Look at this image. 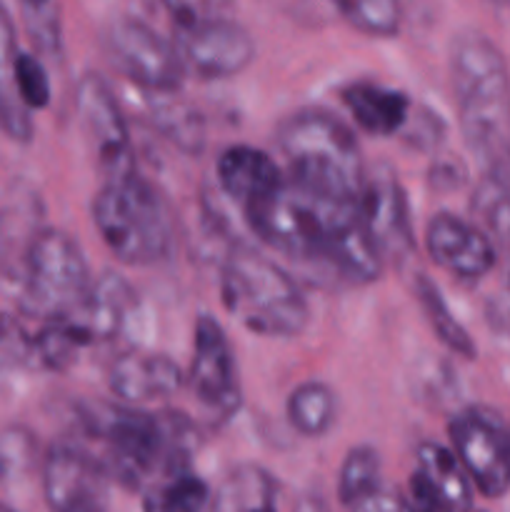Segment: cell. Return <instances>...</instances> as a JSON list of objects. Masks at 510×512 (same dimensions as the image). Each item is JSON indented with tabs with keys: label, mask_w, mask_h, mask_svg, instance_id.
<instances>
[{
	"label": "cell",
	"mask_w": 510,
	"mask_h": 512,
	"mask_svg": "<svg viewBox=\"0 0 510 512\" xmlns=\"http://www.w3.org/2000/svg\"><path fill=\"white\" fill-rule=\"evenodd\" d=\"M85 420L103 443V465L110 480L128 490H148L170 475L190 470L188 460L198 445V433L183 413L105 405Z\"/></svg>",
	"instance_id": "6da1fadb"
},
{
	"label": "cell",
	"mask_w": 510,
	"mask_h": 512,
	"mask_svg": "<svg viewBox=\"0 0 510 512\" xmlns=\"http://www.w3.org/2000/svg\"><path fill=\"white\" fill-rule=\"evenodd\" d=\"M458 123L468 148L490 168H510V70L488 35L465 30L450 45Z\"/></svg>",
	"instance_id": "7a4b0ae2"
},
{
	"label": "cell",
	"mask_w": 510,
	"mask_h": 512,
	"mask_svg": "<svg viewBox=\"0 0 510 512\" xmlns=\"http://www.w3.org/2000/svg\"><path fill=\"white\" fill-rule=\"evenodd\" d=\"M278 148L295 188L333 203L358 205L368 168L358 138L325 108H300L278 125Z\"/></svg>",
	"instance_id": "3957f363"
},
{
	"label": "cell",
	"mask_w": 510,
	"mask_h": 512,
	"mask_svg": "<svg viewBox=\"0 0 510 512\" xmlns=\"http://www.w3.org/2000/svg\"><path fill=\"white\" fill-rule=\"evenodd\" d=\"M220 298L245 330L265 338H295L310 323V305L293 275L248 245L225 258Z\"/></svg>",
	"instance_id": "277c9868"
},
{
	"label": "cell",
	"mask_w": 510,
	"mask_h": 512,
	"mask_svg": "<svg viewBox=\"0 0 510 512\" xmlns=\"http://www.w3.org/2000/svg\"><path fill=\"white\" fill-rule=\"evenodd\" d=\"M90 210L105 248L120 263L148 268L173 250L175 228L168 200L140 173L103 180Z\"/></svg>",
	"instance_id": "5b68a950"
},
{
	"label": "cell",
	"mask_w": 510,
	"mask_h": 512,
	"mask_svg": "<svg viewBox=\"0 0 510 512\" xmlns=\"http://www.w3.org/2000/svg\"><path fill=\"white\" fill-rule=\"evenodd\" d=\"M255 238L298 263L325 265L330 243L358 205L333 203L295 188L288 178L275 193L243 210Z\"/></svg>",
	"instance_id": "8992f818"
},
{
	"label": "cell",
	"mask_w": 510,
	"mask_h": 512,
	"mask_svg": "<svg viewBox=\"0 0 510 512\" xmlns=\"http://www.w3.org/2000/svg\"><path fill=\"white\" fill-rule=\"evenodd\" d=\"M93 280L83 248L65 230L43 228L28 240L23 255V305L35 318L53 320L73 310Z\"/></svg>",
	"instance_id": "52a82bcc"
},
{
	"label": "cell",
	"mask_w": 510,
	"mask_h": 512,
	"mask_svg": "<svg viewBox=\"0 0 510 512\" xmlns=\"http://www.w3.org/2000/svg\"><path fill=\"white\" fill-rule=\"evenodd\" d=\"M175 30V48L185 70L205 80H223L243 73L255 58V38L238 20L205 15L195 5H165Z\"/></svg>",
	"instance_id": "ba28073f"
},
{
	"label": "cell",
	"mask_w": 510,
	"mask_h": 512,
	"mask_svg": "<svg viewBox=\"0 0 510 512\" xmlns=\"http://www.w3.org/2000/svg\"><path fill=\"white\" fill-rule=\"evenodd\" d=\"M110 63L145 93L170 95L185 78V63L173 40L140 18L120 15L103 30Z\"/></svg>",
	"instance_id": "9c48e42d"
},
{
	"label": "cell",
	"mask_w": 510,
	"mask_h": 512,
	"mask_svg": "<svg viewBox=\"0 0 510 512\" xmlns=\"http://www.w3.org/2000/svg\"><path fill=\"white\" fill-rule=\"evenodd\" d=\"M450 450L485 498L510 490V428L485 408H465L448 423Z\"/></svg>",
	"instance_id": "30bf717a"
},
{
	"label": "cell",
	"mask_w": 510,
	"mask_h": 512,
	"mask_svg": "<svg viewBox=\"0 0 510 512\" xmlns=\"http://www.w3.org/2000/svg\"><path fill=\"white\" fill-rule=\"evenodd\" d=\"M75 110H78L80 128L93 148L105 180H118L138 173L128 120L120 108V100L115 98L113 88L103 75L85 73L78 80Z\"/></svg>",
	"instance_id": "8fae6325"
},
{
	"label": "cell",
	"mask_w": 510,
	"mask_h": 512,
	"mask_svg": "<svg viewBox=\"0 0 510 512\" xmlns=\"http://www.w3.org/2000/svg\"><path fill=\"white\" fill-rule=\"evenodd\" d=\"M185 383L193 390L195 400L215 420H228L243 405L238 363L228 333L213 315L203 313L195 320L193 360Z\"/></svg>",
	"instance_id": "7c38bea8"
},
{
	"label": "cell",
	"mask_w": 510,
	"mask_h": 512,
	"mask_svg": "<svg viewBox=\"0 0 510 512\" xmlns=\"http://www.w3.org/2000/svg\"><path fill=\"white\" fill-rule=\"evenodd\" d=\"M110 475L83 445L58 440L43 458V495L53 512H105Z\"/></svg>",
	"instance_id": "4fadbf2b"
},
{
	"label": "cell",
	"mask_w": 510,
	"mask_h": 512,
	"mask_svg": "<svg viewBox=\"0 0 510 512\" xmlns=\"http://www.w3.org/2000/svg\"><path fill=\"white\" fill-rule=\"evenodd\" d=\"M358 213L383 263L403 265L413 255L415 233L408 195L388 165L368 170Z\"/></svg>",
	"instance_id": "5bb4252c"
},
{
	"label": "cell",
	"mask_w": 510,
	"mask_h": 512,
	"mask_svg": "<svg viewBox=\"0 0 510 512\" xmlns=\"http://www.w3.org/2000/svg\"><path fill=\"white\" fill-rule=\"evenodd\" d=\"M473 483L453 450L435 440L415 448V470L410 475V503L418 512H473Z\"/></svg>",
	"instance_id": "9a60e30c"
},
{
	"label": "cell",
	"mask_w": 510,
	"mask_h": 512,
	"mask_svg": "<svg viewBox=\"0 0 510 512\" xmlns=\"http://www.w3.org/2000/svg\"><path fill=\"white\" fill-rule=\"evenodd\" d=\"M425 250L438 268L468 283L485 278L498 260L493 240L470 220L453 213H435L428 220Z\"/></svg>",
	"instance_id": "2e32d148"
},
{
	"label": "cell",
	"mask_w": 510,
	"mask_h": 512,
	"mask_svg": "<svg viewBox=\"0 0 510 512\" xmlns=\"http://www.w3.org/2000/svg\"><path fill=\"white\" fill-rule=\"evenodd\" d=\"M108 385L123 405L168 400L185 385V373L170 355L150 350H128L113 360L108 370Z\"/></svg>",
	"instance_id": "e0dca14e"
},
{
	"label": "cell",
	"mask_w": 510,
	"mask_h": 512,
	"mask_svg": "<svg viewBox=\"0 0 510 512\" xmlns=\"http://www.w3.org/2000/svg\"><path fill=\"white\" fill-rule=\"evenodd\" d=\"M218 185L230 200L240 203V208H250L258 200L285 183V173L265 150L253 145H230L220 153L215 165Z\"/></svg>",
	"instance_id": "ac0fdd59"
},
{
	"label": "cell",
	"mask_w": 510,
	"mask_h": 512,
	"mask_svg": "<svg viewBox=\"0 0 510 512\" xmlns=\"http://www.w3.org/2000/svg\"><path fill=\"white\" fill-rule=\"evenodd\" d=\"M340 100L353 123L375 138H390L403 130L413 110V103L403 90L388 88L375 80H353L340 90Z\"/></svg>",
	"instance_id": "d6986e66"
},
{
	"label": "cell",
	"mask_w": 510,
	"mask_h": 512,
	"mask_svg": "<svg viewBox=\"0 0 510 512\" xmlns=\"http://www.w3.org/2000/svg\"><path fill=\"white\" fill-rule=\"evenodd\" d=\"M210 512H278V480L255 463L235 465L213 490Z\"/></svg>",
	"instance_id": "ffe728a7"
},
{
	"label": "cell",
	"mask_w": 510,
	"mask_h": 512,
	"mask_svg": "<svg viewBox=\"0 0 510 512\" xmlns=\"http://www.w3.org/2000/svg\"><path fill=\"white\" fill-rule=\"evenodd\" d=\"M18 38L5 5H0V130L15 143H30L33 138V113L23 105L15 83L18 63Z\"/></svg>",
	"instance_id": "44dd1931"
},
{
	"label": "cell",
	"mask_w": 510,
	"mask_h": 512,
	"mask_svg": "<svg viewBox=\"0 0 510 512\" xmlns=\"http://www.w3.org/2000/svg\"><path fill=\"white\" fill-rule=\"evenodd\" d=\"M285 415L295 433L305 438H323L338 420V395L328 383L305 380L288 395Z\"/></svg>",
	"instance_id": "7402d4cb"
},
{
	"label": "cell",
	"mask_w": 510,
	"mask_h": 512,
	"mask_svg": "<svg viewBox=\"0 0 510 512\" xmlns=\"http://www.w3.org/2000/svg\"><path fill=\"white\" fill-rule=\"evenodd\" d=\"M470 223L490 240H510V168H490L470 195Z\"/></svg>",
	"instance_id": "603a6c76"
},
{
	"label": "cell",
	"mask_w": 510,
	"mask_h": 512,
	"mask_svg": "<svg viewBox=\"0 0 510 512\" xmlns=\"http://www.w3.org/2000/svg\"><path fill=\"white\" fill-rule=\"evenodd\" d=\"M413 290L420 308H423V315L428 318L430 328H433V333L438 335L440 343H443L450 353L460 355V358L465 360H473L475 355H478V348H475L473 338H470L468 330L463 328V323L453 315L450 305L445 303L438 285H435L428 275L420 273L418 278H415Z\"/></svg>",
	"instance_id": "cb8c5ba5"
},
{
	"label": "cell",
	"mask_w": 510,
	"mask_h": 512,
	"mask_svg": "<svg viewBox=\"0 0 510 512\" xmlns=\"http://www.w3.org/2000/svg\"><path fill=\"white\" fill-rule=\"evenodd\" d=\"M213 490L193 470H183L145 490V512H205L210 510Z\"/></svg>",
	"instance_id": "d4e9b609"
},
{
	"label": "cell",
	"mask_w": 510,
	"mask_h": 512,
	"mask_svg": "<svg viewBox=\"0 0 510 512\" xmlns=\"http://www.w3.org/2000/svg\"><path fill=\"white\" fill-rule=\"evenodd\" d=\"M380 455L373 445H355L343 458L338 470V500L345 508H355L368 500L370 495L380 493Z\"/></svg>",
	"instance_id": "484cf974"
},
{
	"label": "cell",
	"mask_w": 510,
	"mask_h": 512,
	"mask_svg": "<svg viewBox=\"0 0 510 512\" xmlns=\"http://www.w3.org/2000/svg\"><path fill=\"white\" fill-rule=\"evenodd\" d=\"M170 95H155L158 103L150 105V118L158 125L160 133L168 135L170 143L188 150V153H198L205 143L203 120H200L198 110L180 103L178 98L170 100Z\"/></svg>",
	"instance_id": "4316f807"
},
{
	"label": "cell",
	"mask_w": 510,
	"mask_h": 512,
	"mask_svg": "<svg viewBox=\"0 0 510 512\" xmlns=\"http://www.w3.org/2000/svg\"><path fill=\"white\" fill-rule=\"evenodd\" d=\"M338 13L350 28L373 38H393L403 25V8L393 0H343Z\"/></svg>",
	"instance_id": "83f0119b"
},
{
	"label": "cell",
	"mask_w": 510,
	"mask_h": 512,
	"mask_svg": "<svg viewBox=\"0 0 510 512\" xmlns=\"http://www.w3.org/2000/svg\"><path fill=\"white\" fill-rule=\"evenodd\" d=\"M25 33L40 55L58 58L63 53V15L58 3H20Z\"/></svg>",
	"instance_id": "f1b7e54d"
},
{
	"label": "cell",
	"mask_w": 510,
	"mask_h": 512,
	"mask_svg": "<svg viewBox=\"0 0 510 512\" xmlns=\"http://www.w3.org/2000/svg\"><path fill=\"white\" fill-rule=\"evenodd\" d=\"M15 83H18L20 100H23V105L30 113L45 108L50 103L53 88H50L48 70H45L43 60L38 55H18V63H15Z\"/></svg>",
	"instance_id": "f546056e"
},
{
	"label": "cell",
	"mask_w": 510,
	"mask_h": 512,
	"mask_svg": "<svg viewBox=\"0 0 510 512\" xmlns=\"http://www.w3.org/2000/svg\"><path fill=\"white\" fill-rule=\"evenodd\" d=\"M35 460V440L25 428H8L0 435V475L23 473Z\"/></svg>",
	"instance_id": "4dcf8cb0"
},
{
	"label": "cell",
	"mask_w": 510,
	"mask_h": 512,
	"mask_svg": "<svg viewBox=\"0 0 510 512\" xmlns=\"http://www.w3.org/2000/svg\"><path fill=\"white\" fill-rule=\"evenodd\" d=\"M348 512H418L413 508L408 498H400V495L388 493V490H380V493L370 495L368 500L358 503Z\"/></svg>",
	"instance_id": "1f68e13d"
},
{
	"label": "cell",
	"mask_w": 510,
	"mask_h": 512,
	"mask_svg": "<svg viewBox=\"0 0 510 512\" xmlns=\"http://www.w3.org/2000/svg\"><path fill=\"white\" fill-rule=\"evenodd\" d=\"M0 512H15L13 508H10V505H5V503H0Z\"/></svg>",
	"instance_id": "d6a6232c"
},
{
	"label": "cell",
	"mask_w": 510,
	"mask_h": 512,
	"mask_svg": "<svg viewBox=\"0 0 510 512\" xmlns=\"http://www.w3.org/2000/svg\"><path fill=\"white\" fill-rule=\"evenodd\" d=\"M508 275H510V273H508Z\"/></svg>",
	"instance_id": "836d02e7"
}]
</instances>
